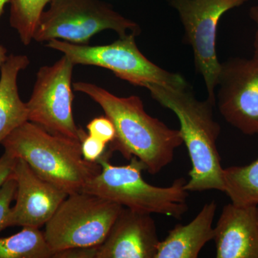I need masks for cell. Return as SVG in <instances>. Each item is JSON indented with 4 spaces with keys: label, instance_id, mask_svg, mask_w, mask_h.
Returning <instances> with one entry per match:
<instances>
[{
    "label": "cell",
    "instance_id": "cell-22",
    "mask_svg": "<svg viewBox=\"0 0 258 258\" xmlns=\"http://www.w3.org/2000/svg\"><path fill=\"white\" fill-rule=\"evenodd\" d=\"M17 161L16 157L7 152L0 158V188L13 174Z\"/></svg>",
    "mask_w": 258,
    "mask_h": 258
},
{
    "label": "cell",
    "instance_id": "cell-15",
    "mask_svg": "<svg viewBox=\"0 0 258 258\" xmlns=\"http://www.w3.org/2000/svg\"><path fill=\"white\" fill-rule=\"evenodd\" d=\"M29 64L26 55H10L1 66L0 144L13 131L28 121V107L19 96L18 76Z\"/></svg>",
    "mask_w": 258,
    "mask_h": 258
},
{
    "label": "cell",
    "instance_id": "cell-16",
    "mask_svg": "<svg viewBox=\"0 0 258 258\" xmlns=\"http://www.w3.org/2000/svg\"><path fill=\"white\" fill-rule=\"evenodd\" d=\"M223 182L224 192L231 203L258 206V157L248 165L224 169Z\"/></svg>",
    "mask_w": 258,
    "mask_h": 258
},
{
    "label": "cell",
    "instance_id": "cell-13",
    "mask_svg": "<svg viewBox=\"0 0 258 258\" xmlns=\"http://www.w3.org/2000/svg\"><path fill=\"white\" fill-rule=\"evenodd\" d=\"M217 258H258V207L230 203L214 227Z\"/></svg>",
    "mask_w": 258,
    "mask_h": 258
},
{
    "label": "cell",
    "instance_id": "cell-17",
    "mask_svg": "<svg viewBox=\"0 0 258 258\" xmlns=\"http://www.w3.org/2000/svg\"><path fill=\"white\" fill-rule=\"evenodd\" d=\"M49 257H55V253L40 228L24 227L15 235L0 238V258Z\"/></svg>",
    "mask_w": 258,
    "mask_h": 258
},
{
    "label": "cell",
    "instance_id": "cell-10",
    "mask_svg": "<svg viewBox=\"0 0 258 258\" xmlns=\"http://www.w3.org/2000/svg\"><path fill=\"white\" fill-rule=\"evenodd\" d=\"M217 87L227 123L246 135L258 134V61L235 57L221 63Z\"/></svg>",
    "mask_w": 258,
    "mask_h": 258
},
{
    "label": "cell",
    "instance_id": "cell-12",
    "mask_svg": "<svg viewBox=\"0 0 258 258\" xmlns=\"http://www.w3.org/2000/svg\"><path fill=\"white\" fill-rule=\"evenodd\" d=\"M160 240L151 214L123 208L101 244L86 258H155Z\"/></svg>",
    "mask_w": 258,
    "mask_h": 258
},
{
    "label": "cell",
    "instance_id": "cell-8",
    "mask_svg": "<svg viewBox=\"0 0 258 258\" xmlns=\"http://www.w3.org/2000/svg\"><path fill=\"white\" fill-rule=\"evenodd\" d=\"M247 0H170L184 28L185 41L192 47L197 72L203 76L209 101L216 103L215 90L221 63L216 52L219 22L228 10Z\"/></svg>",
    "mask_w": 258,
    "mask_h": 258
},
{
    "label": "cell",
    "instance_id": "cell-5",
    "mask_svg": "<svg viewBox=\"0 0 258 258\" xmlns=\"http://www.w3.org/2000/svg\"><path fill=\"white\" fill-rule=\"evenodd\" d=\"M123 207L86 192L68 195L43 232L55 253L103 243Z\"/></svg>",
    "mask_w": 258,
    "mask_h": 258
},
{
    "label": "cell",
    "instance_id": "cell-1",
    "mask_svg": "<svg viewBox=\"0 0 258 258\" xmlns=\"http://www.w3.org/2000/svg\"><path fill=\"white\" fill-rule=\"evenodd\" d=\"M74 91L84 93L98 103L113 123L115 138L110 152H119L127 160L136 157L152 175L173 161L183 142L179 130L148 114L137 96L118 97L93 83H73Z\"/></svg>",
    "mask_w": 258,
    "mask_h": 258
},
{
    "label": "cell",
    "instance_id": "cell-6",
    "mask_svg": "<svg viewBox=\"0 0 258 258\" xmlns=\"http://www.w3.org/2000/svg\"><path fill=\"white\" fill-rule=\"evenodd\" d=\"M42 12L33 40L48 42L53 39L88 45L90 39L103 30H113L124 37L141 32L137 23L122 16L101 0H50Z\"/></svg>",
    "mask_w": 258,
    "mask_h": 258
},
{
    "label": "cell",
    "instance_id": "cell-2",
    "mask_svg": "<svg viewBox=\"0 0 258 258\" xmlns=\"http://www.w3.org/2000/svg\"><path fill=\"white\" fill-rule=\"evenodd\" d=\"M161 106L175 113L180 133L191 159L186 191L202 192L219 190L224 192L223 170L217 149L220 125L213 113L214 104L208 99L200 101L188 88L171 87L150 83L146 87Z\"/></svg>",
    "mask_w": 258,
    "mask_h": 258
},
{
    "label": "cell",
    "instance_id": "cell-19",
    "mask_svg": "<svg viewBox=\"0 0 258 258\" xmlns=\"http://www.w3.org/2000/svg\"><path fill=\"white\" fill-rule=\"evenodd\" d=\"M17 181L13 174L0 188V232L6 228V222L9 216L10 205L15 200Z\"/></svg>",
    "mask_w": 258,
    "mask_h": 258
},
{
    "label": "cell",
    "instance_id": "cell-7",
    "mask_svg": "<svg viewBox=\"0 0 258 258\" xmlns=\"http://www.w3.org/2000/svg\"><path fill=\"white\" fill-rule=\"evenodd\" d=\"M135 37L134 34H128L109 45L97 46L53 39L47 42L46 46L62 52L74 66L104 68L134 86L145 88L150 83L171 87L187 86L181 75L161 69L146 57L137 47Z\"/></svg>",
    "mask_w": 258,
    "mask_h": 258
},
{
    "label": "cell",
    "instance_id": "cell-9",
    "mask_svg": "<svg viewBox=\"0 0 258 258\" xmlns=\"http://www.w3.org/2000/svg\"><path fill=\"white\" fill-rule=\"evenodd\" d=\"M74 67L63 55L52 66L40 68L26 104L29 121L50 133L82 142L88 134L76 124L72 111Z\"/></svg>",
    "mask_w": 258,
    "mask_h": 258
},
{
    "label": "cell",
    "instance_id": "cell-23",
    "mask_svg": "<svg viewBox=\"0 0 258 258\" xmlns=\"http://www.w3.org/2000/svg\"><path fill=\"white\" fill-rule=\"evenodd\" d=\"M249 17L256 25L255 36L254 40V60L258 61V6H253L249 10Z\"/></svg>",
    "mask_w": 258,
    "mask_h": 258
},
{
    "label": "cell",
    "instance_id": "cell-21",
    "mask_svg": "<svg viewBox=\"0 0 258 258\" xmlns=\"http://www.w3.org/2000/svg\"><path fill=\"white\" fill-rule=\"evenodd\" d=\"M107 145L108 144L88 134L81 142L83 157L91 162H98L106 152Z\"/></svg>",
    "mask_w": 258,
    "mask_h": 258
},
{
    "label": "cell",
    "instance_id": "cell-14",
    "mask_svg": "<svg viewBox=\"0 0 258 258\" xmlns=\"http://www.w3.org/2000/svg\"><path fill=\"white\" fill-rule=\"evenodd\" d=\"M216 210L217 204L210 202L189 224L176 225L159 242L155 258L198 257L204 246L214 239L212 224Z\"/></svg>",
    "mask_w": 258,
    "mask_h": 258
},
{
    "label": "cell",
    "instance_id": "cell-18",
    "mask_svg": "<svg viewBox=\"0 0 258 258\" xmlns=\"http://www.w3.org/2000/svg\"><path fill=\"white\" fill-rule=\"evenodd\" d=\"M50 0H10V25L18 31L24 45H28L44 8Z\"/></svg>",
    "mask_w": 258,
    "mask_h": 258
},
{
    "label": "cell",
    "instance_id": "cell-25",
    "mask_svg": "<svg viewBox=\"0 0 258 258\" xmlns=\"http://www.w3.org/2000/svg\"><path fill=\"white\" fill-rule=\"evenodd\" d=\"M10 0H0V17L3 13V9H4L5 5L7 3H10Z\"/></svg>",
    "mask_w": 258,
    "mask_h": 258
},
{
    "label": "cell",
    "instance_id": "cell-4",
    "mask_svg": "<svg viewBox=\"0 0 258 258\" xmlns=\"http://www.w3.org/2000/svg\"><path fill=\"white\" fill-rule=\"evenodd\" d=\"M111 152H105L98 161L99 174L86 183L83 192L96 195L123 207L146 212L180 219L188 210L189 191L184 189L186 180L176 179L166 187L154 186L142 177L146 166L132 157L126 165L115 166L110 162Z\"/></svg>",
    "mask_w": 258,
    "mask_h": 258
},
{
    "label": "cell",
    "instance_id": "cell-24",
    "mask_svg": "<svg viewBox=\"0 0 258 258\" xmlns=\"http://www.w3.org/2000/svg\"><path fill=\"white\" fill-rule=\"evenodd\" d=\"M8 57V56H7V49L3 45H0V67H1L2 64L4 63Z\"/></svg>",
    "mask_w": 258,
    "mask_h": 258
},
{
    "label": "cell",
    "instance_id": "cell-11",
    "mask_svg": "<svg viewBox=\"0 0 258 258\" xmlns=\"http://www.w3.org/2000/svg\"><path fill=\"white\" fill-rule=\"evenodd\" d=\"M13 176L17 181L16 203L11 208L6 228H40L53 216L67 194L40 177L22 159H18Z\"/></svg>",
    "mask_w": 258,
    "mask_h": 258
},
{
    "label": "cell",
    "instance_id": "cell-20",
    "mask_svg": "<svg viewBox=\"0 0 258 258\" xmlns=\"http://www.w3.org/2000/svg\"><path fill=\"white\" fill-rule=\"evenodd\" d=\"M87 129L90 136L106 144L111 143L115 138L114 125L106 115L93 118L87 125Z\"/></svg>",
    "mask_w": 258,
    "mask_h": 258
},
{
    "label": "cell",
    "instance_id": "cell-3",
    "mask_svg": "<svg viewBox=\"0 0 258 258\" xmlns=\"http://www.w3.org/2000/svg\"><path fill=\"white\" fill-rule=\"evenodd\" d=\"M5 152L26 161L32 170L68 195L81 192L101 170L83 157L81 142L47 132L26 121L1 143Z\"/></svg>",
    "mask_w": 258,
    "mask_h": 258
}]
</instances>
